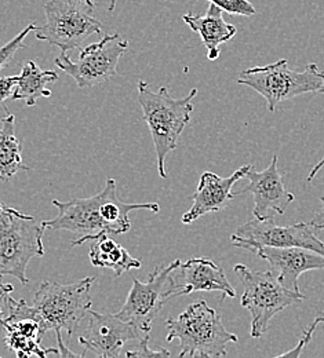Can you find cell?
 <instances>
[{
  "label": "cell",
  "instance_id": "cell-20",
  "mask_svg": "<svg viewBox=\"0 0 324 358\" xmlns=\"http://www.w3.org/2000/svg\"><path fill=\"white\" fill-rule=\"evenodd\" d=\"M6 116L0 120V182H7L20 171H31L22 162V146L15 135V116L3 105Z\"/></svg>",
  "mask_w": 324,
  "mask_h": 358
},
{
  "label": "cell",
  "instance_id": "cell-6",
  "mask_svg": "<svg viewBox=\"0 0 324 358\" xmlns=\"http://www.w3.org/2000/svg\"><path fill=\"white\" fill-rule=\"evenodd\" d=\"M237 83L261 94L269 112H275L279 103L302 94H324V72L316 64H308L302 71L288 69L286 58L265 66H254L241 71Z\"/></svg>",
  "mask_w": 324,
  "mask_h": 358
},
{
  "label": "cell",
  "instance_id": "cell-21",
  "mask_svg": "<svg viewBox=\"0 0 324 358\" xmlns=\"http://www.w3.org/2000/svg\"><path fill=\"white\" fill-rule=\"evenodd\" d=\"M55 80H58L57 72L43 71L35 61H28L18 75L11 99H21L27 106H35L39 98L51 95V91L47 90L46 86Z\"/></svg>",
  "mask_w": 324,
  "mask_h": 358
},
{
  "label": "cell",
  "instance_id": "cell-26",
  "mask_svg": "<svg viewBox=\"0 0 324 358\" xmlns=\"http://www.w3.org/2000/svg\"><path fill=\"white\" fill-rule=\"evenodd\" d=\"M126 357L146 358V357H170V352L166 349L152 350L149 348V336H145L139 342V346L133 350L126 352Z\"/></svg>",
  "mask_w": 324,
  "mask_h": 358
},
{
  "label": "cell",
  "instance_id": "cell-22",
  "mask_svg": "<svg viewBox=\"0 0 324 358\" xmlns=\"http://www.w3.org/2000/svg\"><path fill=\"white\" fill-rule=\"evenodd\" d=\"M32 31H36L35 24L27 25L15 38H13L10 42H7L6 45L0 47V71H3L7 66V64L11 61V58L15 55V52L18 50L25 47L24 41Z\"/></svg>",
  "mask_w": 324,
  "mask_h": 358
},
{
  "label": "cell",
  "instance_id": "cell-3",
  "mask_svg": "<svg viewBox=\"0 0 324 358\" xmlns=\"http://www.w3.org/2000/svg\"><path fill=\"white\" fill-rule=\"evenodd\" d=\"M169 331L166 341H180L178 357H227V346L239 342L237 335L230 332L221 315L206 301H196L189 305L177 318H167Z\"/></svg>",
  "mask_w": 324,
  "mask_h": 358
},
{
  "label": "cell",
  "instance_id": "cell-9",
  "mask_svg": "<svg viewBox=\"0 0 324 358\" xmlns=\"http://www.w3.org/2000/svg\"><path fill=\"white\" fill-rule=\"evenodd\" d=\"M127 48L129 42L119 34L104 35L99 42L80 50L78 61H72L66 52H61L54 62L76 82L78 87H94L118 75L119 61Z\"/></svg>",
  "mask_w": 324,
  "mask_h": 358
},
{
  "label": "cell",
  "instance_id": "cell-28",
  "mask_svg": "<svg viewBox=\"0 0 324 358\" xmlns=\"http://www.w3.org/2000/svg\"><path fill=\"white\" fill-rule=\"evenodd\" d=\"M321 210L316 213L315 218L311 221V224L315 227V230L321 231L324 229V196L321 197Z\"/></svg>",
  "mask_w": 324,
  "mask_h": 358
},
{
  "label": "cell",
  "instance_id": "cell-5",
  "mask_svg": "<svg viewBox=\"0 0 324 358\" xmlns=\"http://www.w3.org/2000/svg\"><path fill=\"white\" fill-rule=\"evenodd\" d=\"M95 277H86L73 284L43 281L34 298L32 312L43 335L48 331L75 334L92 309V285Z\"/></svg>",
  "mask_w": 324,
  "mask_h": 358
},
{
  "label": "cell",
  "instance_id": "cell-30",
  "mask_svg": "<svg viewBox=\"0 0 324 358\" xmlns=\"http://www.w3.org/2000/svg\"><path fill=\"white\" fill-rule=\"evenodd\" d=\"M116 3H118V0H111L108 10H109V11H113V10H115V7H116Z\"/></svg>",
  "mask_w": 324,
  "mask_h": 358
},
{
  "label": "cell",
  "instance_id": "cell-7",
  "mask_svg": "<svg viewBox=\"0 0 324 358\" xmlns=\"http://www.w3.org/2000/svg\"><path fill=\"white\" fill-rule=\"evenodd\" d=\"M234 273L243 284L241 308L251 314L250 335L261 338L269 328L272 318L288 306L305 301V295L286 288L274 270L257 271L246 265H234Z\"/></svg>",
  "mask_w": 324,
  "mask_h": 358
},
{
  "label": "cell",
  "instance_id": "cell-19",
  "mask_svg": "<svg viewBox=\"0 0 324 358\" xmlns=\"http://www.w3.org/2000/svg\"><path fill=\"white\" fill-rule=\"evenodd\" d=\"M89 258L93 266L109 268L116 277H120L126 271L142 266L141 261L132 257L123 245L111 237V234H104L93 240Z\"/></svg>",
  "mask_w": 324,
  "mask_h": 358
},
{
  "label": "cell",
  "instance_id": "cell-23",
  "mask_svg": "<svg viewBox=\"0 0 324 358\" xmlns=\"http://www.w3.org/2000/svg\"><path fill=\"white\" fill-rule=\"evenodd\" d=\"M210 3L220 7L223 11L231 15L253 17L257 14L255 7L248 0H209Z\"/></svg>",
  "mask_w": 324,
  "mask_h": 358
},
{
  "label": "cell",
  "instance_id": "cell-16",
  "mask_svg": "<svg viewBox=\"0 0 324 358\" xmlns=\"http://www.w3.org/2000/svg\"><path fill=\"white\" fill-rule=\"evenodd\" d=\"M250 167L251 166L247 164L237 169L228 178H221L211 171L203 173L199 179L196 192L190 196L192 207L181 218L183 224H193L210 213H220L227 208L228 203L234 197L232 187L237 180L244 178Z\"/></svg>",
  "mask_w": 324,
  "mask_h": 358
},
{
  "label": "cell",
  "instance_id": "cell-27",
  "mask_svg": "<svg viewBox=\"0 0 324 358\" xmlns=\"http://www.w3.org/2000/svg\"><path fill=\"white\" fill-rule=\"evenodd\" d=\"M18 76H6L0 79V103L4 105V102L11 98L13 91L15 87Z\"/></svg>",
  "mask_w": 324,
  "mask_h": 358
},
{
  "label": "cell",
  "instance_id": "cell-12",
  "mask_svg": "<svg viewBox=\"0 0 324 358\" xmlns=\"http://www.w3.org/2000/svg\"><path fill=\"white\" fill-rule=\"evenodd\" d=\"M193 292H220L221 299L236 296L224 268L209 258H190L184 264L180 262L170 274L167 301Z\"/></svg>",
  "mask_w": 324,
  "mask_h": 358
},
{
  "label": "cell",
  "instance_id": "cell-11",
  "mask_svg": "<svg viewBox=\"0 0 324 358\" xmlns=\"http://www.w3.org/2000/svg\"><path fill=\"white\" fill-rule=\"evenodd\" d=\"M180 262V259H176L169 266H156L149 273L146 281H139L134 277L127 299L116 315L136 325L143 335H149L155 318L167 303L170 274Z\"/></svg>",
  "mask_w": 324,
  "mask_h": 358
},
{
  "label": "cell",
  "instance_id": "cell-17",
  "mask_svg": "<svg viewBox=\"0 0 324 358\" xmlns=\"http://www.w3.org/2000/svg\"><path fill=\"white\" fill-rule=\"evenodd\" d=\"M254 254L267 261L278 280L288 289L300 292V277L311 270L324 268V257L297 247H260Z\"/></svg>",
  "mask_w": 324,
  "mask_h": 358
},
{
  "label": "cell",
  "instance_id": "cell-15",
  "mask_svg": "<svg viewBox=\"0 0 324 358\" xmlns=\"http://www.w3.org/2000/svg\"><path fill=\"white\" fill-rule=\"evenodd\" d=\"M6 329L7 336L4 339L7 348L15 353L18 358L38 357L46 358L50 355L58 356V350L42 348L43 332L41 324L32 312V306L24 299H17L11 315L1 324Z\"/></svg>",
  "mask_w": 324,
  "mask_h": 358
},
{
  "label": "cell",
  "instance_id": "cell-18",
  "mask_svg": "<svg viewBox=\"0 0 324 358\" xmlns=\"http://www.w3.org/2000/svg\"><path fill=\"white\" fill-rule=\"evenodd\" d=\"M183 20L190 31L200 35L210 61L218 59L221 45L228 43L237 34L236 27L224 20L223 10L213 3H210L206 14L193 15L188 13L183 15Z\"/></svg>",
  "mask_w": 324,
  "mask_h": 358
},
{
  "label": "cell",
  "instance_id": "cell-10",
  "mask_svg": "<svg viewBox=\"0 0 324 358\" xmlns=\"http://www.w3.org/2000/svg\"><path fill=\"white\" fill-rule=\"evenodd\" d=\"M232 244L254 252L260 247H297L324 257V241L311 222L279 226L275 218L251 220L241 224L231 237Z\"/></svg>",
  "mask_w": 324,
  "mask_h": 358
},
{
  "label": "cell",
  "instance_id": "cell-2",
  "mask_svg": "<svg viewBox=\"0 0 324 358\" xmlns=\"http://www.w3.org/2000/svg\"><path fill=\"white\" fill-rule=\"evenodd\" d=\"M197 89L180 99L173 98L166 87L152 91L146 82H139V103L142 108V119L148 124L152 135L157 171L162 178H167L166 157L178 146V139L190 122L193 110L192 101L197 95Z\"/></svg>",
  "mask_w": 324,
  "mask_h": 358
},
{
  "label": "cell",
  "instance_id": "cell-24",
  "mask_svg": "<svg viewBox=\"0 0 324 358\" xmlns=\"http://www.w3.org/2000/svg\"><path fill=\"white\" fill-rule=\"evenodd\" d=\"M321 324H324V313L319 314V315L315 318V321L309 325V328L304 331V335L301 336V339H300V342H298V345H297L295 348H293V349H291V350H288V352H284V353L279 355V356H276V358L300 357V356H301V353H302V350H304V348H305V346L312 341L314 334H315L316 328H318Z\"/></svg>",
  "mask_w": 324,
  "mask_h": 358
},
{
  "label": "cell",
  "instance_id": "cell-29",
  "mask_svg": "<svg viewBox=\"0 0 324 358\" xmlns=\"http://www.w3.org/2000/svg\"><path fill=\"white\" fill-rule=\"evenodd\" d=\"M324 167V156L322 157V160L312 169V171L309 173V176H308V178H307V182H312V179L315 178L318 174H319V171L322 170Z\"/></svg>",
  "mask_w": 324,
  "mask_h": 358
},
{
  "label": "cell",
  "instance_id": "cell-8",
  "mask_svg": "<svg viewBox=\"0 0 324 358\" xmlns=\"http://www.w3.org/2000/svg\"><path fill=\"white\" fill-rule=\"evenodd\" d=\"M43 10L46 24L36 28V39L62 52L80 48L89 36L102 31V24L94 17L93 0H48Z\"/></svg>",
  "mask_w": 324,
  "mask_h": 358
},
{
  "label": "cell",
  "instance_id": "cell-4",
  "mask_svg": "<svg viewBox=\"0 0 324 358\" xmlns=\"http://www.w3.org/2000/svg\"><path fill=\"white\" fill-rule=\"evenodd\" d=\"M45 230L35 217L0 203V281L4 275H13L22 285L29 284L28 264L46 254Z\"/></svg>",
  "mask_w": 324,
  "mask_h": 358
},
{
  "label": "cell",
  "instance_id": "cell-14",
  "mask_svg": "<svg viewBox=\"0 0 324 358\" xmlns=\"http://www.w3.org/2000/svg\"><path fill=\"white\" fill-rule=\"evenodd\" d=\"M139 328L120 320L116 314L98 313L90 309L89 327L79 338V343L95 356L104 358L119 357L126 343L143 339Z\"/></svg>",
  "mask_w": 324,
  "mask_h": 358
},
{
  "label": "cell",
  "instance_id": "cell-13",
  "mask_svg": "<svg viewBox=\"0 0 324 358\" xmlns=\"http://www.w3.org/2000/svg\"><path fill=\"white\" fill-rule=\"evenodd\" d=\"M244 178L248 179V183L233 192V196H240L244 193H250L253 196V215L255 220L264 221L275 218L276 215H283L287 207L295 200V196L284 186L278 169L276 155L272 156V162L265 170L257 171L250 167Z\"/></svg>",
  "mask_w": 324,
  "mask_h": 358
},
{
  "label": "cell",
  "instance_id": "cell-25",
  "mask_svg": "<svg viewBox=\"0 0 324 358\" xmlns=\"http://www.w3.org/2000/svg\"><path fill=\"white\" fill-rule=\"evenodd\" d=\"M13 291L14 287L11 284L0 282V327L11 315L17 303V299L11 296Z\"/></svg>",
  "mask_w": 324,
  "mask_h": 358
},
{
  "label": "cell",
  "instance_id": "cell-1",
  "mask_svg": "<svg viewBox=\"0 0 324 358\" xmlns=\"http://www.w3.org/2000/svg\"><path fill=\"white\" fill-rule=\"evenodd\" d=\"M51 204L58 210V215L43 221L45 229L66 230L76 237L71 247L95 240L104 234H125L132 229L130 213L148 210L155 214L160 211L157 203H123L116 193V180L108 179L104 190L93 197L73 199L69 201L52 200Z\"/></svg>",
  "mask_w": 324,
  "mask_h": 358
}]
</instances>
